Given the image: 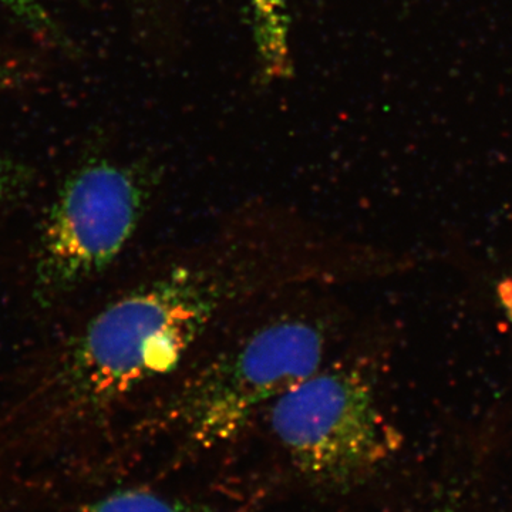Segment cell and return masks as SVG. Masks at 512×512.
I'll list each match as a JSON object with an SVG mask.
<instances>
[{
  "mask_svg": "<svg viewBox=\"0 0 512 512\" xmlns=\"http://www.w3.org/2000/svg\"><path fill=\"white\" fill-rule=\"evenodd\" d=\"M10 192V173L5 161L0 158V205L5 202Z\"/></svg>",
  "mask_w": 512,
  "mask_h": 512,
  "instance_id": "obj_8",
  "label": "cell"
},
{
  "mask_svg": "<svg viewBox=\"0 0 512 512\" xmlns=\"http://www.w3.org/2000/svg\"><path fill=\"white\" fill-rule=\"evenodd\" d=\"M77 512H201L191 505L171 500L164 495L148 490L116 491Z\"/></svg>",
  "mask_w": 512,
  "mask_h": 512,
  "instance_id": "obj_5",
  "label": "cell"
},
{
  "mask_svg": "<svg viewBox=\"0 0 512 512\" xmlns=\"http://www.w3.org/2000/svg\"><path fill=\"white\" fill-rule=\"evenodd\" d=\"M13 12L18 13L20 18L25 19L35 28H46L49 26V19L45 10L37 0H6Z\"/></svg>",
  "mask_w": 512,
  "mask_h": 512,
  "instance_id": "obj_6",
  "label": "cell"
},
{
  "mask_svg": "<svg viewBox=\"0 0 512 512\" xmlns=\"http://www.w3.org/2000/svg\"><path fill=\"white\" fill-rule=\"evenodd\" d=\"M326 343L318 320H271L188 376L170 397L168 416L198 446L227 443L265 404L318 372Z\"/></svg>",
  "mask_w": 512,
  "mask_h": 512,
  "instance_id": "obj_2",
  "label": "cell"
},
{
  "mask_svg": "<svg viewBox=\"0 0 512 512\" xmlns=\"http://www.w3.org/2000/svg\"><path fill=\"white\" fill-rule=\"evenodd\" d=\"M245 262L177 266L97 313L63 367L72 399L104 406L173 372L218 316L258 284Z\"/></svg>",
  "mask_w": 512,
  "mask_h": 512,
  "instance_id": "obj_1",
  "label": "cell"
},
{
  "mask_svg": "<svg viewBox=\"0 0 512 512\" xmlns=\"http://www.w3.org/2000/svg\"><path fill=\"white\" fill-rule=\"evenodd\" d=\"M269 421L293 464L322 483L365 477L399 446L363 366L320 367L272 403Z\"/></svg>",
  "mask_w": 512,
  "mask_h": 512,
  "instance_id": "obj_3",
  "label": "cell"
},
{
  "mask_svg": "<svg viewBox=\"0 0 512 512\" xmlns=\"http://www.w3.org/2000/svg\"><path fill=\"white\" fill-rule=\"evenodd\" d=\"M147 191L136 173L109 161L84 165L64 183L40 238L36 288L45 299L100 275L133 238Z\"/></svg>",
  "mask_w": 512,
  "mask_h": 512,
  "instance_id": "obj_4",
  "label": "cell"
},
{
  "mask_svg": "<svg viewBox=\"0 0 512 512\" xmlns=\"http://www.w3.org/2000/svg\"><path fill=\"white\" fill-rule=\"evenodd\" d=\"M497 293L504 311L507 312V315L512 320V278L501 281L497 286Z\"/></svg>",
  "mask_w": 512,
  "mask_h": 512,
  "instance_id": "obj_7",
  "label": "cell"
}]
</instances>
